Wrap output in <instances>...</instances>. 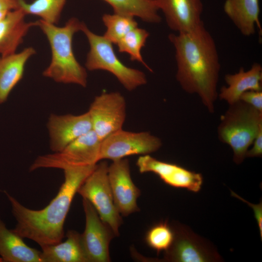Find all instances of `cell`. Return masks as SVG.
Wrapping results in <instances>:
<instances>
[{
    "label": "cell",
    "mask_w": 262,
    "mask_h": 262,
    "mask_svg": "<svg viewBox=\"0 0 262 262\" xmlns=\"http://www.w3.org/2000/svg\"><path fill=\"white\" fill-rule=\"evenodd\" d=\"M19 8L27 14L37 16L41 19L51 24L59 20L66 0H34L28 3L24 0H18Z\"/></svg>",
    "instance_id": "cell-23"
},
{
    "label": "cell",
    "mask_w": 262,
    "mask_h": 262,
    "mask_svg": "<svg viewBox=\"0 0 262 262\" xmlns=\"http://www.w3.org/2000/svg\"><path fill=\"white\" fill-rule=\"evenodd\" d=\"M35 53L34 49L29 47L19 53L0 57V104L6 101L21 80L26 62Z\"/></svg>",
    "instance_id": "cell-19"
},
{
    "label": "cell",
    "mask_w": 262,
    "mask_h": 262,
    "mask_svg": "<svg viewBox=\"0 0 262 262\" xmlns=\"http://www.w3.org/2000/svg\"><path fill=\"white\" fill-rule=\"evenodd\" d=\"M9 12L0 11V21L6 16Z\"/></svg>",
    "instance_id": "cell-31"
},
{
    "label": "cell",
    "mask_w": 262,
    "mask_h": 262,
    "mask_svg": "<svg viewBox=\"0 0 262 262\" xmlns=\"http://www.w3.org/2000/svg\"><path fill=\"white\" fill-rule=\"evenodd\" d=\"M108 176L114 202L120 214L127 216L138 211L137 199L140 191L131 179L129 160L123 158L113 161L108 166Z\"/></svg>",
    "instance_id": "cell-13"
},
{
    "label": "cell",
    "mask_w": 262,
    "mask_h": 262,
    "mask_svg": "<svg viewBox=\"0 0 262 262\" xmlns=\"http://www.w3.org/2000/svg\"><path fill=\"white\" fill-rule=\"evenodd\" d=\"M169 28L176 32L189 31L204 24L201 0H156Z\"/></svg>",
    "instance_id": "cell-15"
},
{
    "label": "cell",
    "mask_w": 262,
    "mask_h": 262,
    "mask_svg": "<svg viewBox=\"0 0 262 262\" xmlns=\"http://www.w3.org/2000/svg\"><path fill=\"white\" fill-rule=\"evenodd\" d=\"M223 8L226 15L243 35L254 34L256 25L261 34L259 0H226Z\"/></svg>",
    "instance_id": "cell-18"
},
{
    "label": "cell",
    "mask_w": 262,
    "mask_h": 262,
    "mask_svg": "<svg viewBox=\"0 0 262 262\" xmlns=\"http://www.w3.org/2000/svg\"><path fill=\"white\" fill-rule=\"evenodd\" d=\"M26 14L20 8L9 12L0 21V54L1 56L16 53L30 28L36 21L26 22Z\"/></svg>",
    "instance_id": "cell-17"
},
{
    "label": "cell",
    "mask_w": 262,
    "mask_h": 262,
    "mask_svg": "<svg viewBox=\"0 0 262 262\" xmlns=\"http://www.w3.org/2000/svg\"><path fill=\"white\" fill-rule=\"evenodd\" d=\"M108 166L106 161L97 164L80 186L77 193L91 203L102 221L110 227L115 236H118L123 222L110 186Z\"/></svg>",
    "instance_id": "cell-7"
},
{
    "label": "cell",
    "mask_w": 262,
    "mask_h": 262,
    "mask_svg": "<svg viewBox=\"0 0 262 262\" xmlns=\"http://www.w3.org/2000/svg\"><path fill=\"white\" fill-rule=\"evenodd\" d=\"M85 227L81 234L83 246L89 262H109V245L115 235L110 227L102 221L91 203L83 198Z\"/></svg>",
    "instance_id": "cell-11"
},
{
    "label": "cell",
    "mask_w": 262,
    "mask_h": 262,
    "mask_svg": "<svg viewBox=\"0 0 262 262\" xmlns=\"http://www.w3.org/2000/svg\"><path fill=\"white\" fill-rule=\"evenodd\" d=\"M149 35L146 30L137 27L124 35L116 45L119 52L128 53L131 61L140 62L150 71H152L144 62L141 54V50L145 46Z\"/></svg>",
    "instance_id": "cell-24"
},
{
    "label": "cell",
    "mask_w": 262,
    "mask_h": 262,
    "mask_svg": "<svg viewBox=\"0 0 262 262\" xmlns=\"http://www.w3.org/2000/svg\"><path fill=\"white\" fill-rule=\"evenodd\" d=\"M36 23L47 36L51 50V62L43 71V76L57 82L73 83L85 87L87 72L76 59L72 48L73 35L81 31L83 22L72 17L63 27L41 19L36 21Z\"/></svg>",
    "instance_id": "cell-3"
},
{
    "label": "cell",
    "mask_w": 262,
    "mask_h": 262,
    "mask_svg": "<svg viewBox=\"0 0 262 262\" xmlns=\"http://www.w3.org/2000/svg\"><path fill=\"white\" fill-rule=\"evenodd\" d=\"M172 227L175 238L171 247L164 252V260L175 262L221 261V257L213 246L187 226L177 224Z\"/></svg>",
    "instance_id": "cell-10"
},
{
    "label": "cell",
    "mask_w": 262,
    "mask_h": 262,
    "mask_svg": "<svg viewBox=\"0 0 262 262\" xmlns=\"http://www.w3.org/2000/svg\"><path fill=\"white\" fill-rule=\"evenodd\" d=\"M0 262H3L1 258L0 257Z\"/></svg>",
    "instance_id": "cell-32"
},
{
    "label": "cell",
    "mask_w": 262,
    "mask_h": 262,
    "mask_svg": "<svg viewBox=\"0 0 262 262\" xmlns=\"http://www.w3.org/2000/svg\"><path fill=\"white\" fill-rule=\"evenodd\" d=\"M262 129V112L240 100L229 105L217 127L218 139L233 151V160L241 164L248 147Z\"/></svg>",
    "instance_id": "cell-4"
},
{
    "label": "cell",
    "mask_w": 262,
    "mask_h": 262,
    "mask_svg": "<svg viewBox=\"0 0 262 262\" xmlns=\"http://www.w3.org/2000/svg\"><path fill=\"white\" fill-rule=\"evenodd\" d=\"M136 165L140 173L152 172L165 183L175 188L197 193L203 184L201 174L175 164L158 160L149 154L140 156Z\"/></svg>",
    "instance_id": "cell-12"
},
{
    "label": "cell",
    "mask_w": 262,
    "mask_h": 262,
    "mask_svg": "<svg viewBox=\"0 0 262 262\" xmlns=\"http://www.w3.org/2000/svg\"><path fill=\"white\" fill-rule=\"evenodd\" d=\"M225 81L227 86L221 88L218 97L229 105L239 100L247 91H262V66L255 63L248 70L241 67L237 73L226 74Z\"/></svg>",
    "instance_id": "cell-16"
},
{
    "label": "cell",
    "mask_w": 262,
    "mask_h": 262,
    "mask_svg": "<svg viewBox=\"0 0 262 262\" xmlns=\"http://www.w3.org/2000/svg\"><path fill=\"white\" fill-rule=\"evenodd\" d=\"M175 50L177 81L186 93L196 94L210 113L214 112L221 65L216 44L204 24L171 33Z\"/></svg>",
    "instance_id": "cell-1"
},
{
    "label": "cell",
    "mask_w": 262,
    "mask_h": 262,
    "mask_svg": "<svg viewBox=\"0 0 262 262\" xmlns=\"http://www.w3.org/2000/svg\"><path fill=\"white\" fill-rule=\"evenodd\" d=\"M96 165L63 170L64 181L57 195L42 209L28 208L7 191H3L16 221L12 230L22 238L35 242L41 247L62 241L65 220L74 196Z\"/></svg>",
    "instance_id": "cell-2"
},
{
    "label": "cell",
    "mask_w": 262,
    "mask_h": 262,
    "mask_svg": "<svg viewBox=\"0 0 262 262\" xmlns=\"http://www.w3.org/2000/svg\"><path fill=\"white\" fill-rule=\"evenodd\" d=\"M161 140L149 131H117L101 142L99 159L114 161L126 157L149 154L159 150Z\"/></svg>",
    "instance_id": "cell-8"
},
{
    "label": "cell",
    "mask_w": 262,
    "mask_h": 262,
    "mask_svg": "<svg viewBox=\"0 0 262 262\" xmlns=\"http://www.w3.org/2000/svg\"><path fill=\"white\" fill-rule=\"evenodd\" d=\"M175 238L173 227L166 221L160 222L147 231L145 237L147 245L158 253L166 251L172 246Z\"/></svg>",
    "instance_id": "cell-26"
},
{
    "label": "cell",
    "mask_w": 262,
    "mask_h": 262,
    "mask_svg": "<svg viewBox=\"0 0 262 262\" xmlns=\"http://www.w3.org/2000/svg\"><path fill=\"white\" fill-rule=\"evenodd\" d=\"M101 141L91 131L79 137L62 150L38 156L29 167L30 171L40 168L63 170L95 165L100 161Z\"/></svg>",
    "instance_id": "cell-6"
},
{
    "label": "cell",
    "mask_w": 262,
    "mask_h": 262,
    "mask_svg": "<svg viewBox=\"0 0 262 262\" xmlns=\"http://www.w3.org/2000/svg\"><path fill=\"white\" fill-rule=\"evenodd\" d=\"M92 130L102 141L122 129L126 117V102L118 92L103 93L96 96L88 111Z\"/></svg>",
    "instance_id": "cell-9"
},
{
    "label": "cell",
    "mask_w": 262,
    "mask_h": 262,
    "mask_svg": "<svg viewBox=\"0 0 262 262\" xmlns=\"http://www.w3.org/2000/svg\"><path fill=\"white\" fill-rule=\"evenodd\" d=\"M81 31L86 35L90 45L85 63L88 70H103L111 73L129 91L147 83V80L144 72L128 67L118 59L112 43L103 36L91 32L84 23Z\"/></svg>",
    "instance_id": "cell-5"
},
{
    "label": "cell",
    "mask_w": 262,
    "mask_h": 262,
    "mask_svg": "<svg viewBox=\"0 0 262 262\" xmlns=\"http://www.w3.org/2000/svg\"><path fill=\"white\" fill-rule=\"evenodd\" d=\"M231 195L238 199L241 200L243 202L246 203L248 206H249L252 209L254 212V215L255 218L257 221V223L259 229V232L261 240H262V202H261L257 204H255L250 203V202L247 201L245 200L238 195L236 194L235 193L232 191H230Z\"/></svg>",
    "instance_id": "cell-28"
},
{
    "label": "cell",
    "mask_w": 262,
    "mask_h": 262,
    "mask_svg": "<svg viewBox=\"0 0 262 262\" xmlns=\"http://www.w3.org/2000/svg\"><path fill=\"white\" fill-rule=\"evenodd\" d=\"M112 7L114 13L137 16L145 22L158 23L161 17L156 0H103Z\"/></svg>",
    "instance_id": "cell-22"
},
{
    "label": "cell",
    "mask_w": 262,
    "mask_h": 262,
    "mask_svg": "<svg viewBox=\"0 0 262 262\" xmlns=\"http://www.w3.org/2000/svg\"><path fill=\"white\" fill-rule=\"evenodd\" d=\"M102 21L106 27L103 36L111 43L116 44L128 33L137 27L133 16L114 13L104 14Z\"/></svg>",
    "instance_id": "cell-25"
},
{
    "label": "cell",
    "mask_w": 262,
    "mask_h": 262,
    "mask_svg": "<svg viewBox=\"0 0 262 262\" xmlns=\"http://www.w3.org/2000/svg\"><path fill=\"white\" fill-rule=\"evenodd\" d=\"M19 8L18 0H0V11L10 12Z\"/></svg>",
    "instance_id": "cell-30"
},
{
    "label": "cell",
    "mask_w": 262,
    "mask_h": 262,
    "mask_svg": "<svg viewBox=\"0 0 262 262\" xmlns=\"http://www.w3.org/2000/svg\"><path fill=\"white\" fill-rule=\"evenodd\" d=\"M47 128L49 147L53 152H58L68 144L92 130L88 112L81 115L51 114Z\"/></svg>",
    "instance_id": "cell-14"
},
{
    "label": "cell",
    "mask_w": 262,
    "mask_h": 262,
    "mask_svg": "<svg viewBox=\"0 0 262 262\" xmlns=\"http://www.w3.org/2000/svg\"><path fill=\"white\" fill-rule=\"evenodd\" d=\"M252 147L248 149L246 157H260L262 155V129H261L255 138Z\"/></svg>",
    "instance_id": "cell-29"
},
{
    "label": "cell",
    "mask_w": 262,
    "mask_h": 262,
    "mask_svg": "<svg viewBox=\"0 0 262 262\" xmlns=\"http://www.w3.org/2000/svg\"><path fill=\"white\" fill-rule=\"evenodd\" d=\"M64 242L41 247V262H89L81 234L69 230Z\"/></svg>",
    "instance_id": "cell-21"
},
{
    "label": "cell",
    "mask_w": 262,
    "mask_h": 262,
    "mask_svg": "<svg viewBox=\"0 0 262 262\" xmlns=\"http://www.w3.org/2000/svg\"><path fill=\"white\" fill-rule=\"evenodd\" d=\"M239 100L262 112V91H247L241 95Z\"/></svg>",
    "instance_id": "cell-27"
},
{
    "label": "cell",
    "mask_w": 262,
    "mask_h": 262,
    "mask_svg": "<svg viewBox=\"0 0 262 262\" xmlns=\"http://www.w3.org/2000/svg\"><path fill=\"white\" fill-rule=\"evenodd\" d=\"M0 257L3 262H41V251L29 246L0 218Z\"/></svg>",
    "instance_id": "cell-20"
}]
</instances>
